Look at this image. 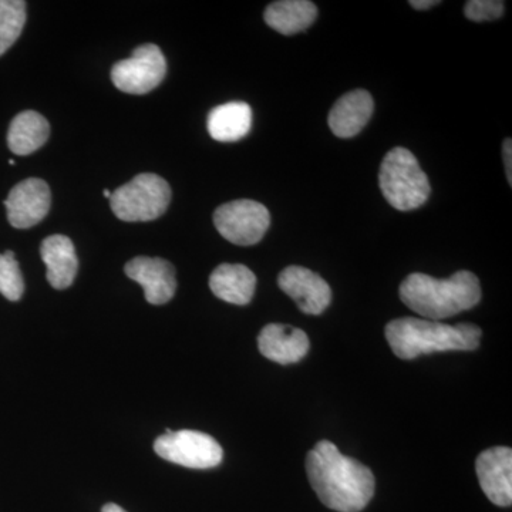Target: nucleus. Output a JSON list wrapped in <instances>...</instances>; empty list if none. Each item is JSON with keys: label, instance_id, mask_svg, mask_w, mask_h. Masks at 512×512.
I'll return each mask as SVG.
<instances>
[{"label": "nucleus", "instance_id": "1", "mask_svg": "<svg viewBox=\"0 0 512 512\" xmlns=\"http://www.w3.org/2000/svg\"><path fill=\"white\" fill-rule=\"evenodd\" d=\"M306 473L319 500L333 511L365 510L375 494L372 470L355 458L343 456L328 440L319 441L309 451Z\"/></svg>", "mask_w": 512, "mask_h": 512}, {"label": "nucleus", "instance_id": "2", "mask_svg": "<svg viewBox=\"0 0 512 512\" xmlns=\"http://www.w3.org/2000/svg\"><path fill=\"white\" fill-rule=\"evenodd\" d=\"M400 299L417 315L440 322L477 306L481 301V285L470 271H458L448 279L412 274L400 285Z\"/></svg>", "mask_w": 512, "mask_h": 512}, {"label": "nucleus", "instance_id": "3", "mask_svg": "<svg viewBox=\"0 0 512 512\" xmlns=\"http://www.w3.org/2000/svg\"><path fill=\"white\" fill-rule=\"evenodd\" d=\"M386 339L400 359H416L436 352H470L480 346L483 330L473 323L446 325L436 320L402 318L386 326Z\"/></svg>", "mask_w": 512, "mask_h": 512}, {"label": "nucleus", "instance_id": "4", "mask_svg": "<svg viewBox=\"0 0 512 512\" xmlns=\"http://www.w3.org/2000/svg\"><path fill=\"white\" fill-rule=\"evenodd\" d=\"M380 190L387 202L397 211H413L429 200V177L421 170L412 151L393 148L380 165Z\"/></svg>", "mask_w": 512, "mask_h": 512}, {"label": "nucleus", "instance_id": "5", "mask_svg": "<svg viewBox=\"0 0 512 512\" xmlns=\"http://www.w3.org/2000/svg\"><path fill=\"white\" fill-rule=\"evenodd\" d=\"M171 202L170 184L157 174H140L111 194L110 205L121 221L157 220Z\"/></svg>", "mask_w": 512, "mask_h": 512}, {"label": "nucleus", "instance_id": "6", "mask_svg": "<svg viewBox=\"0 0 512 512\" xmlns=\"http://www.w3.org/2000/svg\"><path fill=\"white\" fill-rule=\"evenodd\" d=\"M154 451L170 463L197 470L220 466L224 458V451L214 437L195 430L163 434L154 443Z\"/></svg>", "mask_w": 512, "mask_h": 512}, {"label": "nucleus", "instance_id": "7", "mask_svg": "<svg viewBox=\"0 0 512 512\" xmlns=\"http://www.w3.org/2000/svg\"><path fill=\"white\" fill-rule=\"evenodd\" d=\"M214 224L218 232L235 245L258 244L271 225V214L261 202L237 200L217 208Z\"/></svg>", "mask_w": 512, "mask_h": 512}, {"label": "nucleus", "instance_id": "8", "mask_svg": "<svg viewBox=\"0 0 512 512\" xmlns=\"http://www.w3.org/2000/svg\"><path fill=\"white\" fill-rule=\"evenodd\" d=\"M167 73V62L160 47L143 45L137 47L133 56L121 60L111 70V80L121 92L147 94L163 82Z\"/></svg>", "mask_w": 512, "mask_h": 512}, {"label": "nucleus", "instance_id": "9", "mask_svg": "<svg viewBox=\"0 0 512 512\" xmlns=\"http://www.w3.org/2000/svg\"><path fill=\"white\" fill-rule=\"evenodd\" d=\"M278 285L306 315H320L332 301V289L328 282L303 266L285 268L278 276Z\"/></svg>", "mask_w": 512, "mask_h": 512}, {"label": "nucleus", "instance_id": "10", "mask_svg": "<svg viewBox=\"0 0 512 512\" xmlns=\"http://www.w3.org/2000/svg\"><path fill=\"white\" fill-rule=\"evenodd\" d=\"M52 204L49 185L40 178H28L12 188L5 201L12 227L26 229L45 220Z\"/></svg>", "mask_w": 512, "mask_h": 512}, {"label": "nucleus", "instance_id": "11", "mask_svg": "<svg viewBox=\"0 0 512 512\" xmlns=\"http://www.w3.org/2000/svg\"><path fill=\"white\" fill-rule=\"evenodd\" d=\"M476 471L481 490L498 507L512 504V450L493 447L477 458Z\"/></svg>", "mask_w": 512, "mask_h": 512}, {"label": "nucleus", "instance_id": "12", "mask_svg": "<svg viewBox=\"0 0 512 512\" xmlns=\"http://www.w3.org/2000/svg\"><path fill=\"white\" fill-rule=\"evenodd\" d=\"M124 271L128 278L143 286L146 301L151 305H165L174 298L177 289L174 266L165 259L137 256Z\"/></svg>", "mask_w": 512, "mask_h": 512}, {"label": "nucleus", "instance_id": "13", "mask_svg": "<svg viewBox=\"0 0 512 512\" xmlns=\"http://www.w3.org/2000/svg\"><path fill=\"white\" fill-rule=\"evenodd\" d=\"M258 348L262 356L279 365L301 362L311 348L308 335L289 325L269 323L258 336Z\"/></svg>", "mask_w": 512, "mask_h": 512}, {"label": "nucleus", "instance_id": "14", "mask_svg": "<svg viewBox=\"0 0 512 512\" xmlns=\"http://www.w3.org/2000/svg\"><path fill=\"white\" fill-rule=\"evenodd\" d=\"M375 101L366 90H353L336 101L329 113V127L339 138L357 136L372 119Z\"/></svg>", "mask_w": 512, "mask_h": 512}, {"label": "nucleus", "instance_id": "15", "mask_svg": "<svg viewBox=\"0 0 512 512\" xmlns=\"http://www.w3.org/2000/svg\"><path fill=\"white\" fill-rule=\"evenodd\" d=\"M40 255L47 268V281L55 289H67L73 285L79 271V259L72 239L66 235H52L40 245Z\"/></svg>", "mask_w": 512, "mask_h": 512}, {"label": "nucleus", "instance_id": "16", "mask_svg": "<svg viewBox=\"0 0 512 512\" xmlns=\"http://www.w3.org/2000/svg\"><path fill=\"white\" fill-rule=\"evenodd\" d=\"M210 288L221 301L244 306L254 298L256 276L245 265L222 264L210 276Z\"/></svg>", "mask_w": 512, "mask_h": 512}, {"label": "nucleus", "instance_id": "17", "mask_svg": "<svg viewBox=\"0 0 512 512\" xmlns=\"http://www.w3.org/2000/svg\"><path fill=\"white\" fill-rule=\"evenodd\" d=\"M208 133L220 143H235L248 136L252 127V110L244 101H231L215 107L208 114Z\"/></svg>", "mask_w": 512, "mask_h": 512}, {"label": "nucleus", "instance_id": "18", "mask_svg": "<svg viewBox=\"0 0 512 512\" xmlns=\"http://www.w3.org/2000/svg\"><path fill=\"white\" fill-rule=\"evenodd\" d=\"M318 18V8L309 0H279L265 10V23L281 33L292 36L303 32Z\"/></svg>", "mask_w": 512, "mask_h": 512}, {"label": "nucleus", "instance_id": "19", "mask_svg": "<svg viewBox=\"0 0 512 512\" xmlns=\"http://www.w3.org/2000/svg\"><path fill=\"white\" fill-rule=\"evenodd\" d=\"M50 136L49 121L37 111H23L10 123L8 146L13 154L29 156L45 146Z\"/></svg>", "mask_w": 512, "mask_h": 512}, {"label": "nucleus", "instance_id": "20", "mask_svg": "<svg viewBox=\"0 0 512 512\" xmlns=\"http://www.w3.org/2000/svg\"><path fill=\"white\" fill-rule=\"evenodd\" d=\"M26 23V2L0 0V56L15 45Z\"/></svg>", "mask_w": 512, "mask_h": 512}, {"label": "nucleus", "instance_id": "21", "mask_svg": "<svg viewBox=\"0 0 512 512\" xmlns=\"http://www.w3.org/2000/svg\"><path fill=\"white\" fill-rule=\"evenodd\" d=\"M25 292L22 271L15 258V252L0 254V293L10 302H18Z\"/></svg>", "mask_w": 512, "mask_h": 512}, {"label": "nucleus", "instance_id": "22", "mask_svg": "<svg viewBox=\"0 0 512 512\" xmlns=\"http://www.w3.org/2000/svg\"><path fill=\"white\" fill-rule=\"evenodd\" d=\"M504 6L501 0H470L464 6V15L471 22H491L503 16Z\"/></svg>", "mask_w": 512, "mask_h": 512}, {"label": "nucleus", "instance_id": "23", "mask_svg": "<svg viewBox=\"0 0 512 512\" xmlns=\"http://www.w3.org/2000/svg\"><path fill=\"white\" fill-rule=\"evenodd\" d=\"M512 144L510 138L504 141L503 146V156H504V164H505V174H507L508 183L512 184Z\"/></svg>", "mask_w": 512, "mask_h": 512}, {"label": "nucleus", "instance_id": "24", "mask_svg": "<svg viewBox=\"0 0 512 512\" xmlns=\"http://www.w3.org/2000/svg\"><path fill=\"white\" fill-rule=\"evenodd\" d=\"M409 3L416 10H427L433 8V6L440 5V2H437V0H412Z\"/></svg>", "mask_w": 512, "mask_h": 512}, {"label": "nucleus", "instance_id": "25", "mask_svg": "<svg viewBox=\"0 0 512 512\" xmlns=\"http://www.w3.org/2000/svg\"><path fill=\"white\" fill-rule=\"evenodd\" d=\"M101 512H127L124 511L123 508L120 507V505L117 504H106L103 507V510Z\"/></svg>", "mask_w": 512, "mask_h": 512}, {"label": "nucleus", "instance_id": "26", "mask_svg": "<svg viewBox=\"0 0 512 512\" xmlns=\"http://www.w3.org/2000/svg\"><path fill=\"white\" fill-rule=\"evenodd\" d=\"M111 194H113V192H111V191H109V190H104V191H103V195H104V197L109 198V200H110Z\"/></svg>", "mask_w": 512, "mask_h": 512}]
</instances>
